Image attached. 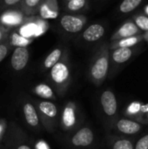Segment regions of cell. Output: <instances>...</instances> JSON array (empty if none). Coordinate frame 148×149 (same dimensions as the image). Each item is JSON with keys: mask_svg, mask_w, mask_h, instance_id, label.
Wrapping results in <instances>:
<instances>
[{"mask_svg": "<svg viewBox=\"0 0 148 149\" xmlns=\"http://www.w3.org/2000/svg\"><path fill=\"white\" fill-rule=\"evenodd\" d=\"M109 42L104 41L96 48L88 67V79L96 86H101L109 73Z\"/></svg>", "mask_w": 148, "mask_h": 149, "instance_id": "cell-1", "label": "cell"}, {"mask_svg": "<svg viewBox=\"0 0 148 149\" xmlns=\"http://www.w3.org/2000/svg\"><path fill=\"white\" fill-rule=\"evenodd\" d=\"M48 81L55 93L61 97L66 94L72 84V68L69 50H67L61 59L49 70Z\"/></svg>", "mask_w": 148, "mask_h": 149, "instance_id": "cell-2", "label": "cell"}, {"mask_svg": "<svg viewBox=\"0 0 148 149\" xmlns=\"http://www.w3.org/2000/svg\"><path fill=\"white\" fill-rule=\"evenodd\" d=\"M0 149H34L27 134L14 121L7 128L0 143Z\"/></svg>", "mask_w": 148, "mask_h": 149, "instance_id": "cell-3", "label": "cell"}, {"mask_svg": "<svg viewBox=\"0 0 148 149\" xmlns=\"http://www.w3.org/2000/svg\"><path fill=\"white\" fill-rule=\"evenodd\" d=\"M43 127L48 133H53L59 124L58 108L55 103L44 100H32Z\"/></svg>", "mask_w": 148, "mask_h": 149, "instance_id": "cell-4", "label": "cell"}, {"mask_svg": "<svg viewBox=\"0 0 148 149\" xmlns=\"http://www.w3.org/2000/svg\"><path fill=\"white\" fill-rule=\"evenodd\" d=\"M142 43L133 46L125 48H117L110 50V65H109V73L110 78L113 77L119 70H120L124 65H126L129 61H131L136 55H138L142 50Z\"/></svg>", "mask_w": 148, "mask_h": 149, "instance_id": "cell-5", "label": "cell"}, {"mask_svg": "<svg viewBox=\"0 0 148 149\" xmlns=\"http://www.w3.org/2000/svg\"><path fill=\"white\" fill-rule=\"evenodd\" d=\"M81 115L77 104L74 101H68L62 109L59 117V125L65 132H73L81 125Z\"/></svg>", "mask_w": 148, "mask_h": 149, "instance_id": "cell-6", "label": "cell"}, {"mask_svg": "<svg viewBox=\"0 0 148 149\" xmlns=\"http://www.w3.org/2000/svg\"><path fill=\"white\" fill-rule=\"evenodd\" d=\"M59 28L67 35H79L87 24L88 18L85 14H71L64 12L58 17Z\"/></svg>", "mask_w": 148, "mask_h": 149, "instance_id": "cell-7", "label": "cell"}, {"mask_svg": "<svg viewBox=\"0 0 148 149\" xmlns=\"http://www.w3.org/2000/svg\"><path fill=\"white\" fill-rule=\"evenodd\" d=\"M95 140L92 129L88 126H84L73 131L72 134L67 138L68 145L75 149H84L90 148Z\"/></svg>", "mask_w": 148, "mask_h": 149, "instance_id": "cell-8", "label": "cell"}, {"mask_svg": "<svg viewBox=\"0 0 148 149\" xmlns=\"http://www.w3.org/2000/svg\"><path fill=\"white\" fill-rule=\"evenodd\" d=\"M106 26L104 23L97 22L86 26L79 35L77 40L85 45H92L99 42L106 36Z\"/></svg>", "mask_w": 148, "mask_h": 149, "instance_id": "cell-9", "label": "cell"}, {"mask_svg": "<svg viewBox=\"0 0 148 149\" xmlns=\"http://www.w3.org/2000/svg\"><path fill=\"white\" fill-rule=\"evenodd\" d=\"M22 115L26 126L33 131L38 132L41 130V122L36 107L30 99L23 98L20 100Z\"/></svg>", "mask_w": 148, "mask_h": 149, "instance_id": "cell-10", "label": "cell"}, {"mask_svg": "<svg viewBox=\"0 0 148 149\" xmlns=\"http://www.w3.org/2000/svg\"><path fill=\"white\" fill-rule=\"evenodd\" d=\"M27 16L19 8L7 9L3 10L0 15V24L5 29L11 31L18 28L27 19Z\"/></svg>", "mask_w": 148, "mask_h": 149, "instance_id": "cell-11", "label": "cell"}, {"mask_svg": "<svg viewBox=\"0 0 148 149\" xmlns=\"http://www.w3.org/2000/svg\"><path fill=\"white\" fill-rule=\"evenodd\" d=\"M99 104L106 119L113 120L118 113V101L113 92L111 90L103 91L99 98Z\"/></svg>", "mask_w": 148, "mask_h": 149, "instance_id": "cell-12", "label": "cell"}, {"mask_svg": "<svg viewBox=\"0 0 148 149\" xmlns=\"http://www.w3.org/2000/svg\"><path fill=\"white\" fill-rule=\"evenodd\" d=\"M30 60V50L28 46H19L13 50L10 57V67L16 72L24 71Z\"/></svg>", "mask_w": 148, "mask_h": 149, "instance_id": "cell-13", "label": "cell"}, {"mask_svg": "<svg viewBox=\"0 0 148 149\" xmlns=\"http://www.w3.org/2000/svg\"><path fill=\"white\" fill-rule=\"evenodd\" d=\"M60 15L58 0H43L40 3L37 16L44 20L57 19Z\"/></svg>", "mask_w": 148, "mask_h": 149, "instance_id": "cell-14", "label": "cell"}, {"mask_svg": "<svg viewBox=\"0 0 148 149\" xmlns=\"http://www.w3.org/2000/svg\"><path fill=\"white\" fill-rule=\"evenodd\" d=\"M141 34H143V31H141L137 27V25L133 23V21L132 19H129V20L126 21L125 23H123L114 31V33L112 35V37L110 38V42L133 37V36H137V35H141Z\"/></svg>", "mask_w": 148, "mask_h": 149, "instance_id": "cell-15", "label": "cell"}, {"mask_svg": "<svg viewBox=\"0 0 148 149\" xmlns=\"http://www.w3.org/2000/svg\"><path fill=\"white\" fill-rule=\"evenodd\" d=\"M67 50L68 49L65 46H61V45L52 49L43 60L41 64V71L42 72L49 71L55 64H57L61 59V58L63 57V55Z\"/></svg>", "mask_w": 148, "mask_h": 149, "instance_id": "cell-16", "label": "cell"}, {"mask_svg": "<svg viewBox=\"0 0 148 149\" xmlns=\"http://www.w3.org/2000/svg\"><path fill=\"white\" fill-rule=\"evenodd\" d=\"M115 127L120 133L123 134H126V135L137 134L142 130L141 124H140L139 122L133 121L132 120H129V119H125V118L118 120L117 122L115 123Z\"/></svg>", "mask_w": 148, "mask_h": 149, "instance_id": "cell-17", "label": "cell"}, {"mask_svg": "<svg viewBox=\"0 0 148 149\" xmlns=\"http://www.w3.org/2000/svg\"><path fill=\"white\" fill-rule=\"evenodd\" d=\"M89 9V0H70L63 3V10L66 13L85 14Z\"/></svg>", "mask_w": 148, "mask_h": 149, "instance_id": "cell-18", "label": "cell"}, {"mask_svg": "<svg viewBox=\"0 0 148 149\" xmlns=\"http://www.w3.org/2000/svg\"><path fill=\"white\" fill-rule=\"evenodd\" d=\"M143 40H145V34L137 35V36L109 42V47H110V50H113V49H117V48L133 47V46H135V45L142 43Z\"/></svg>", "mask_w": 148, "mask_h": 149, "instance_id": "cell-19", "label": "cell"}, {"mask_svg": "<svg viewBox=\"0 0 148 149\" xmlns=\"http://www.w3.org/2000/svg\"><path fill=\"white\" fill-rule=\"evenodd\" d=\"M32 93L44 100H55L57 99L51 86L45 83H40L36 85L32 88Z\"/></svg>", "mask_w": 148, "mask_h": 149, "instance_id": "cell-20", "label": "cell"}, {"mask_svg": "<svg viewBox=\"0 0 148 149\" xmlns=\"http://www.w3.org/2000/svg\"><path fill=\"white\" fill-rule=\"evenodd\" d=\"M8 39L10 42V45H11L12 48L19 47V46H29L30 44L32 43V39L26 38L23 36H21L16 29L10 31Z\"/></svg>", "mask_w": 148, "mask_h": 149, "instance_id": "cell-21", "label": "cell"}, {"mask_svg": "<svg viewBox=\"0 0 148 149\" xmlns=\"http://www.w3.org/2000/svg\"><path fill=\"white\" fill-rule=\"evenodd\" d=\"M42 1L43 0H22L19 9L27 17L36 16Z\"/></svg>", "mask_w": 148, "mask_h": 149, "instance_id": "cell-22", "label": "cell"}, {"mask_svg": "<svg viewBox=\"0 0 148 149\" xmlns=\"http://www.w3.org/2000/svg\"><path fill=\"white\" fill-rule=\"evenodd\" d=\"M110 149H134L132 141L122 137H112L109 140Z\"/></svg>", "mask_w": 148, "mask_h": 149, "instance_id": "cell-23", "label": "cell"}, {"mask_svg": "<svg viewBox=\"0 0 148 149\" xmlns=\"http://www.w3.org/2000/svg\"><path fill=\"white\" fill-rule=\"evenodd\" d=\"M143 0H123L119 5V11L120 14H128L136 10Z\"/></svg>", "mask_w": 148, "mask_h": 149, "instance_id": "cell-24", "label": "cell"}, {"mask_svg": "<svg viewBox=\"0 0 148 149\" xmlns=\"http://www.w3.org/2000/svg\"><path fill=\"white\" fill-rule=\"evenodd\" d=\"M132 20L141 31L148 32V16L142 13H139L134 15Z\"/></svg>", "mask_w": 148, "mask_h": 149, "instance_id": "cell-25", "label": "cell"}, {"mask_svg": "<svg viewBox=\"0 0 148 149\" xmlns=\"http://www.w3.org/2000/svg\"><path fill=\"white\" fill-rule=\"evenodd\" d=\"M11 50H12V47L10 45V42L7 37L0 43V63L9 55Z\"/></svg>", "mask_w": 148, "mask_h": 149, "instance_id": "cell-26", "label": "cell"}, {"mask_svg": "<svg viewBox=\"0 0 148 149\" xmlns=\"http://www.w3.org/2000/svg\"><path fill=\"white\" fill-rule=\"evenodd\" d=\"M22 0H2V4L0 7V11L5 10L7 9L19 8Z\"/></svg>", "mask_w": 148, "mask_h": 149, "instance_id": "cell-27", "label": "cell"}, {"mask_svg": "<svg viewBox=\"0 0 148 149\" xmlns=\"http://www.w3.org/2000/svg\"><path fill=\"white\" fill-rule=\"evenodd\" d=\"M134 149H148V134L143 136L137 141Z\"/></svg>", "mask_w": 148, "mask_h": 149, "instance_id": "cell-28", "label": "cell"}, {"mask_svg": "<svg viewBox=\"0 0 148 149\" xmlns=\"http://www.w3.org/2000/svg\"><path fill=\"white\" fill-rule=\"evenodd\" d=\"M7 125H8V123L4 120H0V143L3 140V134L7 128Z\"/></svg>", "mask_w": 148, "mask_h": 149, "instance_id": "cell-29", "label": "cell"}, {"mask_svg": "<svg viewBox=\"0 0 148 149\" xmlns=\"http://www.w3.org/2000/svg\"><path fill=\"white\" fill-rule=\"evenodd\" d=\"M9 33H10V31L5 29L3 26L0 24V43L9 36Z\"/></svg>", "mask_w": 148, "mask_h": 149, "instance_id": "cell-30", "label": "cell"}, {"mask_svg": "<svg viewBox=\"0 0 148 149\" xmlns=\"http://www.w3.org/2000/svg\"><path fill=\"white\" fill-rule=\"evenodd\" d=\"M34 149H49V147L44 141H39L37 145H35Z\"/></svg>", "mask_w": 148, "mask_h": 149, "instance_id": "cell-31", "label": "cell"}, {"mask_svg": "<svg viewBox=\"0 0 148 149\" xmlns=\"http://www.w3.org/2000/svg\"><path fill=\"white\" fill-rule=\"evenodd\" d=\"M145 39L148 41V32H147V34H145Z\"/></svg>", "mask_w": 148, "mask_h": 149, "instance_id": "cell-32", "label": "cell"}, {"mask_svg": "<svg viewBox=\"0 0 148 149\" xmlns=\"http://www.w3.org/2000/svg\"><path fill=\"white\" fill-rule=\"evenodd\" d=\"M62 1V3H66V2H68V1H70V0H61Z\"/></svg>", "mask_w": 148, "mask_h": 149, "instance_id": "cell-33", "label": "cell"}, {"mask_svg": "<svg viewBox=\"0 0 148 149\" xmlns=\"http://www.w3.org/2000/svg\"><path fill=\"white\" fill-rule=\"evenodd\" d=\"M1 4H2V0H0V7H1Z\"/></svg>", "mask_w": 148, "mask_h": 149, "instance_id": "cell-34", "label": "cell"}, {"mask_svg": "<svg viewBox=\"0 0 148 149\" xmlns=\"http://www.w3.org/2000/svg\"><path fill=\"white\" fill-rule=\"evenodd\" d=\"M147 13H148V7H147Z\"/></svg>", "mask_w": 148, "mask_h": 149, "instance_id": "cell-35", "label": "cell"}]
</instances>
